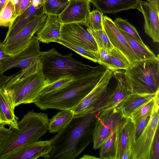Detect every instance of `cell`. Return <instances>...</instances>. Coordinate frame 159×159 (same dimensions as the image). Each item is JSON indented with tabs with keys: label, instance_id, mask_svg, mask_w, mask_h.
<instances>
[{
	"label": "cell",
	"instance_id": "1",
	"mask_svg": "<svg viewBox=\"0 0 159 159\" xmlns=\"http://www.w3.org/2000/svg\"><path fill=\"white\" fill-rule=\"evenodd\" d=\"M98 111L74 114L62 130L49 140L52 149L48 159H74L93 142Z\"/></svg>",
	"mask_w": 159,
	"mask_h": 159
},
{
	"label": "cell",
	"instance_id": "2",
	"mask_svg": "<svg viewBox=\"0 0 159 159\" xmlns=\"http://www.w3.org/2000/svg\"><path fill=\"white\" fill-rule=\"evenodd\" d=\"M107 69L105 67L89 76L75 79L59 89L40 95L34 103L42 110H72L95 87Z\"/></svg>",
	"mask_w": 159,
	"mask_h": 159
},
{
	"label": "cell",
	"instance_id": "3",
	"mask_svg": "<svg viewBox=\"0 0 159 159\" xmlns=\"http://www.w3.org/2000/svg\"><path fill=\"white\" fill-rule=\"evenodd\" d=\"M48 85L43 75L40 59L32 63L8 82L5 89L12 105L34 103Z\"/></svg>",
	"mask_w": 159,
	"mask_h": 159
},
{
	"label": "cell",
	"instance_id": "4",
	"mask_svg": "<svg viewBox=\"0 0 159 159\" xmlns=\"http://www.w3.org/2000/svg\"><path fill=\"white\" fill-rule=\"evenodd\" d=\"M72 55V53L61 55L54 48L41 52L42 72L48 85L66 76L73 77L75 80L81 79L106 67L100 65L92 66L84 64L73 58Z\"/></svg>",
	"mask_w": 159,
	"mask_h": 159
},
{
	"label": "cell",
	"instance_id": "5",
	"mask_svg": "<svg viewBox=\"0 0 159 159\" xmlns=\"http://www.w3.org/2000/svg\"><path fill=\"white\" fill-rule=\"evenodd\" d=\"M49 119L46 113L27 112L18 122V128L11 132L0 145V159L25 145L37 141L48 131Z\"/></svg>",
	"mask_w": 159,
	"mask_h": 159
},
{
	"label": "cell",
	"instance_id": "6",
	"mask_svg": "<svg viewBox=\"0 0 159 159\" xmlns=\"http://www.w3.org/2000/svg\"><path fill=\"white\" fill-rule=\"evenodd\" d=\"M124 72L131 93L152 94L159 91V58L137 61Z\"/></svg>",
	"mask_w": 159,
	"mask_h": 159
},
{
	"label": "cell",
	"instance_id": "7",
	"mask_svg": "<svg viewBox=\"0 0 159 159\" xmlns=\"http://www.w3.org/2000/svg\"><path fill=\"white\" fill-rule=\"evenodd\" d=\"M128 117L123 115L122 111L115 107L98 111L94 131L93 142V148H100L116 128Z\"/></svg>",
	"mask_w": 159,
	"mask_h": 159
},
{
	"label": "cell",
	"instance_id": "8",
	"mask_svg": "<svg viewBox=\"0 0 159 159\" xmlns=\"http://www.w3.org/2000/svg\"><path fill=\"white\" fill-rule=\"evenodd\" d=\"M113 72L107 69L98 82L92 91L72 111L80 114L93 110L99 111L107 99L110 81Z\"/></svg>",
	"mask_w": 159,
	"mask_h": 159
},
{
	"label": "cell",
	"instance_id": "9",
	"mask_svg": "<svg viewBox=\"0 0 159 159\" xmlns=\"http://www.w3.org/2000/svg\"><path fill=\"white\" fill-rule=\"evenodd\" d=\"M47 16L43 13L37 17L14 35L3 41V43L6 54L9 56H12L24 49L34 34L44 25Z\"/></svg>",
	"mask_w": 159,
	"mask_h": 159
},
{
	"label": "cell",
	"instance_id": "10",
	"mask_svg": "<svg viewBox=\"0 0 159 159\" xmlns=\"http://www.w3.org/2000/svg\"><path fill=\"white\" fill-rule=\"evenodd\" d=\"M60 39L91 51L98 52L97 43L84 23L62 24Z\"/></svg>",
	"mask_w": 159,
	"mask_h": 159
},
{
	"label": "cell",
	"instance_id": "11",
	"mask_svg": "<svg viewBox=\"0 0 159 159\" xmlns=\"http://www.w3.org/2000/svg\"><path fill=\"white\" fill-rule=\"evenodd\" d=\"M159 102L158 100L155 104L148 124L135 141L132 150L133 159H150L152 144L159 126Z\"/></svg>",
	"mask_w": 159,
	"mask_h": 159
},
{
	"label": "cell",
	"instance_id": "12",
	"mask_svg": "<svg viewBox=\"0 0 159 159\" xmlns=\"http://www.w3.org/2000/svg\"><path fill=\"white\" fill-rule=\"evenodd\" d=\"M39 42L34 35L24 49L9 56L0 63V73L3 74L14 67L24 69L34 61L40 59L42 52L40 51Z\"/></svg>",
	"mask_w": 159,
	"mask_h": 159
},
{
	"label": "cell",
	"instance_id": "13",
	"mask_svg": "<svg viewBox=\"0 0 159 159\" xmlns=\"http://www.w3.org/2000/svg\"><path fill=\"white\" fill-rule=\"evenodd\" d=\"M103 29L113 46L121 52L131 64L139 60L114 21L106 16H102Z\"/></svg>",
	"mask_w": 159,
	"mask_h": 159
},
{
	"label": "cell",
	"instance_id": "14",
	"mask_svg": "<svg viewBox=\"0 0 159 159\" xmlns=\"http://www.w3.org/2000/svg\"><path fill=\"white\" fill-rule=\"evenodd\" d=\"M52 149L48 141H38L23 146L8 154L3 159H36L47 158Z\"/></svg>",
	"mask_w": 159,
	"mask_h": 159
},
{
	"label": "cell",
	"instance_id": "15",
	"mask_svg": "<svg viewBox=\"0 0 159 159\" xmlns=\"http://www.w3.org/2000/svg\"><path fill=\"white\" fill-rule=\"evenodd\" d=\"M116 159H121L124 151L132 150L135 142L134 123L128 117L116 129Z\"/></svg>",
	"mask_w": 159,
	"mask_h": 159
},
{
	"label": "cell",
	"instance_id": "16",
	"mask_svg": "<svg viewBox=\"0 0 159 159\" xmlns=\"http://www.w3.org/2000/svg\"><path fill=\"white\" fill-rule=\"evenodd\" d=\"M90 2L84 0H70L58 16L62 24L85 23L90 12Z\"/></svg>",
	"mask_w": 159,
	"mask_h": 159
},
{
	"label": "cell",
	"instance_id": "17",
	"mask_svg": "<svg viewBox=\"0 0 159 159\" xmlns=\"http://www.w3.org/2000/svg\"><path fill=\"white\" fill-rule=\"evenodd\" d=\"M113 75L116 80V85L110 89L108 95L99 111L115 107L131 93L124 72L116 70L113 72Z\"/></svg>",
	"mask_w": 159,
	"mask_h": 159
},
{
	"label": "cell",
	"instance_id": "18",
	"mask_svg": "<svg viewBox=\"0 0 159 159\" xmlns=\"http://www.w3.org/2000/svg\"><path fill=\"white\" fill-rule=\"evenodd\" d=\"M143 15L145 33L154 43L159 42V8L148 2L141 0L137 9Z\"/></svg>",
	"mask_w": 159,
	"mask_h": 159
},
{
	"label": "cell",
	"instance_id": "19",
	"mask_svg": "<svg viewBox=\"0 0 159 159\" xmlns=\"http://www.w3.org/2000/svg\"><path fill=\"white\" fill-rule=\"evenodd\" d=\"M43 13V0H32L29 7L16 17L9 28L4 41L14 35L30 21Z\"/></svg>",
	"mask_w": 159,
	"mask_h": 159
},
{
	"label": "cell",
	"instance_id": "20",
	"mask_svg": "<svg viewBox=\"0 0 159 159\" xmlns=\"http://www.w3.org/2000/svg\"><path fill=\"white\" fill-rule=\"evenodd\" d=\"M62 25L58 16L47 15L44 25L37 32V39L39 42L46 43L51 42L57 43L60 39Z\"/></svg>",
	"mask_w": 159,
	"mask_h": 159
},
{
	"label": "cell",
	"instance_id": "21",
	"mask_svg": "<svg viewBox=\"0 0 159 159\" xmlns=\"http://www.w3.org/2000/svg\"><path fill=\"white\" fill-rule=\"evenodd\" d=\"M141 0H93L91 2L103 14H115L122 11L137 9Z\"/></svg>",
	"mask_w": 159,
	"mask_h": 159
},
{
	"label": "cell",
	"instance_id": "22",
	"mask_svg": "<svg viewBox=\"0 0 159 159\" xmlns=\"http://www.w3.org/2000/svg\"><path fill=\"white\" fill-rule=\"evenodd\" d=\"M5 87L0 89V125H8L10 129L18 128V118Z\"/></svg>",
	"mask_w": 159,
	"mask_h": 159
},
{
	"label": "cell",
	"instance_id": "23",
	"mask_svg": "<svg viewBox=\"0 0 159 159\" xmlns=\"http://www.w3.org/2000/svg\"><path fill=\"white\" fill-rule=\"evenodd\" d=\"M159 92V91L152 94L131 93L115 107L122 111L125 116L130 117L131 114L136 109L152 99Z\"/></svg>",
	"mask_w": 159,
	"mask_h": 159
},
{
	"label": "cell",
	"instance_id": "24",
	"mask_svg": "<svg viewBox=\"0 0 159 159\" xmlns=\"http://www.w3.org/2000/svg\"><path fill=\"white\" fill-rule=\"evenodd\" d=\"M74 115L72 110H63L58 112L49 120L48 131L51 133H57L68 125Z\"/></svg>",
	"mask_w": 159,
	"mask_h": 159
},
{
	"label": "cell",
	"instance_id": "25",
	"mask_svg": "<svg viewBox=\"0 0 159 159\" xmlns=\"http://www.w3.org/2000/svg\"><path fill=\"white\" fill-rule=\"evenodd\" d=\"M119 30L139 60L157 57V56L144 43H140L133 37Z\"/></svg>",
	"mask_w": 159,
	"mask_h": 159
},
{
	"label": "cell",
	"instance_id": "26",
	"mask_svg": "<svg viewBox=\"0 0 159 159\" xmlns=\"http://www.w3.org/2000/svg\"><path fill=\"white\" fill-rule=\"evenodd\" d=\"M70 0H43L44 13L58 16L64 10Z\"/></svg>",
	"mask_w": 159,
	"mask_h": 159
},
{
	"label": "cell",
	"instance_id": "27",
	"mask_svg": "<svg viewBox=\"0 0 159 159\" xmlns=\"http://www.w3.org/2000/svg\"><path fill=\"white\" fill-rule=\"evenodd\" d=\"M16 17L15 3L10 0L0 13V27H10Z\"/></svg>",
	"mask_w": 159,
	"mask_h": 159
},
{
	"label": "cell",
	"instance_id": "28",
	"mask_svg": "<svg viewBox=\"0 0 159 159\" xmlns=\"http://www.w3.org/2000/svg\"><path fill=\"white\" fill-rule=\"evenodd\" d=\"M116 130L101 146L99 156L102 159H116Z\"/></svg>",
	"mask_w": 159,
	"mask_h": 159
},
{
	"label": "cell",
	"instance_id": "29",
	"mask_svg": "<svg viewBox=\"0 0 159 159\" xmlns=\"http://www.w3.org/2000/svg\"><path fill=\"white\" fill-rule=\"evenodd\" d=\"M159 92L152 99L143 104L134 111L130 118L134 124L152 112L157 101L159 99Z\"/></svg>",
	"mask_w": 159,
	"mask_h": 159
},
{
	"label": "cell",
	"instance_id": "30",
	"mask_svg": "<svg viewBox=\"0 0 159 159\" xmlns=\"http://www.w3.org/2000/svg\"><path fill=\"white\" fill-rule=\"evenodd\" d=\"M57 43L61 44L76 52L82 56L95 62L98 63L99 55L98 52H94L82 47L75 45L60 39Z\"/></svg>",
	"mask_w": 159,
	"mask_h": 159
},
{
	"label": "cell",
	"instance_id": "31",
	"mask_svg": "<svg viewBox=\"0 0 159 159\" xmlns=\"http://www.w3.org/2000/svg\"><path fill=\"white\" fill-rule=\"evenodd\" d=\"M88 29L94 38L98 48H102L109 52L114 48L103 29L96 31L89 28Z\"/></svg>",
	"mask_w": 159,
	"mask_h": 159
},
{
	"label": "cell",
	"instance_id": "32",
	"mask_svg": "<svg viewBox=\"0 0 159 159\" xmlns=\"http://www.w3.org/2000/svg\"><path fill=\"white\" fill-rule=\"evenodd\" d=\"M114 22L120 30L133 37L140 43H144L136 29L127 20L118 17L116 18Z\"/></svg>",
	"mask_w": 159,
	"mask_h": 159
},
{
	"label": "cell",
	"instance_id": "33",
	"mask_svg": "<svg viewBox=\"0 0 159 159\" xmlns=\"http://www.w3.org/2000/svg\"><path fill=\"white\" fill-rule=\"evenodd\" d=\"M103 14L98 9L90 11L84 23L89 29L94 30H103L102 16Z\"/></svg>",
	"mask_w": 159,
	"mask_h": 159
},
{
	"label": "cell",
	"instance_id": "34",
	"mask_svg": "<svg viewBox=\"0 0 159 159\" xmlns=\"http://www.w3.org/2000/svg\"><path fill=\"white\" fill-rule=\"evenodd\" d=\"M109 53L112 63L117 70H125L130 65L126 57L116 48H113Z\"/></svg>",
	"mask_w": 159,
	"mask_h": 159
},
{
	"label": "cell",
	"instance_id": "35",
	"mask_svg": "<svg viewBox=\"0 0 159 159\" xmlns=\"http://www.w3.org/2000/svg\"><path fill=\"white\" fill-rule=\"evenodd\" d=\"M74 80V78L71 76L64 77L55 82L45 87L41 91L39 95L59 89L65 86Z\"/></svg>",
	"mask_w": 159,
	"mask_h": 159
},
{
	"label": "cell",
	"instance_id": "36",
	"mask_svg": "<svg viewBox=\"0 0 159 159\" xmlns=\"http://www.w3.org/2000/svg\"><path fill=\"white\" fill-rule=\"evenodd\" d=\"M98 48L99 59L98 63L113 72L117 70L112 63L109 53L102 48Z\"/></svg>",
	"mask_w": 159,
	"mask_h": 159
},
{
	"label": "cell",
	"instance_id": "37",
	"mask_svg": "<svg viewBox=\"0 0 159 159\" xmlns=\"http://www.w3.org/2000/svg\"><path fill=\"white\" fill-rule=\"evenodd\" d=\"M150 159H159V129H157L151 149Z\"/></svg>",
	"mask_w": 159,
	"mask_h": 159
},
{
	"label": "cell",
	"instance_id": "38",
	"mask_svg": "<svg viewBox=\"0 0 159 159\" xmlns=\"http://www.w3.org/2000/svg\"><path fill=\"white\" fill-rule=\"evenodd\" d=\"M15 3L17 17L23 13L29 7L32 0H12Z\"/></svg>",
	"mask_w": 159,
	"mask_h": 159
},
{
	"label": "cell",
	"instance_id": "39",
	"mask_svg": "<svg viewBox=\"0 0 159 159\" xmlns=\"http://www.w3.org/2000/svg\"><path fill=\"white\" fill-rule=\"evenodd\" d=\"M152 112L147 115L142 119L134 124L136 140L140 135L148 124L151 117Z\"/></svg>",
	"mask_w": 159,
	"mask_h": 159
},
{
	"label": "cell",
	"instance_id": "40",
	"mask_svg": "<svg viewBox=\"0 0 159 159\" xmlns=\"http://www.w3.org/2000/svg\"><path fill=\"white\" fill-rule=\"evenodd\" d=\"M11 131L9 128L7 129L4 126L0 125V145L3 143Z\"/></svg>",
	"mask_w": 159,
	"mask_h": 159
},
{
	"label": "cell",
	"instance_id": "41",
	"mask_svg": "<svg viewBox=\"0 0 159 159\" xmlns=\"http://www.w3.org/2000/svg\"><path fill=\"white\" fill-rule=\"evenodd\" d=\"M15 75L9 76L4 75L0 73V89L5 87L9 80Z\"/></svg>",
	"mask_w": 159,
	"mask_h": 159
},
{
	"label": "cell",
	"instance_id": "42",
	"mask_svg": "<svg viewBox=\"0 0 159 159\" xmlns=\"http://www.w3.org/2000/svg\"><path fill=\"white\" fill-rule=\"evenodd\" d=\"M9 56L5 52L3 42L0 41V63Z\"/></svg>",
	"mask_w": 159,
	"mask_h": 159
},
{
	"label": "cell",
	"instance_id": "43",
	"mask_svg": "<svg viewBox=\"0 0 159 159\" xmlns=\"http://www.w3.org/2000/svg\"><path fill=\"white\" fill-rule=\"evenodd\" d=\"M121 159H133L132 150L127 149L124 152Z\"/></svg>",
	"mask_w": 159,
	"mask_h": 159
},
{
	"label": "cell",
	"instance_id": "44",
	"mask_svg": "<svg viewBox=\"0 0 159 159\" xmlns=\"http://www.w3.org/2000/svg\"><path fill=\"white\" fill-rule=\"evenodd\" d=\"M148 2L157 8H159V0H147Z\"/></svg>",
	"mask_w": 159,
	"mask_h": 159
},
{
	"label": "cell",
	"instance_id": "45",
	"mask_svg": "<svg viewBox=\"0 0 159 159\" xmlns=\"http://www.w3.org/2000/svg\"><path fill=\"white\" fill-rule=\"evenodd\" d=\"M82 159H101V158L96 157L89 155L84 154L82 157L80 158Z\"/></svg>",
	"mask_w": 159,
	"mask_h": 159
},
{
	"label": "cell",
	"instance_id": "46",
	"mask_svg": "<svg viewBox=\"0 0 159 159\" xmlns=\"http://www.w3.org/2000/svg\"><path fill=\"white\" fill-rule=\"evenodd\" d=\"M6 4V0H0V13Z\"/></svg>",
	"mask_w": 159,
	"mask_h": 159
},
{
	"label": "cell",
	"instance_id": "47",
	"mask_svg": "<svg viewBox=\"0 0 159 159\" xmlns=\"http://www.w3.org/2000/svg\"><path fill=\"white\" fill-rule=\"evenodd\" d=\"M84 0L89 1L90 2H91L93 1V0Z\"/></svg>",
	"mask_w": 159,
	"mask_h": 159
},
{
	"label": "cell",
	"instance_id": "48",
	"mask_svg": "<svg viewBox=\"0 0 159 159\" xmlns=\"http://www.w3.org/2000/svg\"></svg>",
	"mask_w": 159,
	"mask_h": 159
}]
</instances>
